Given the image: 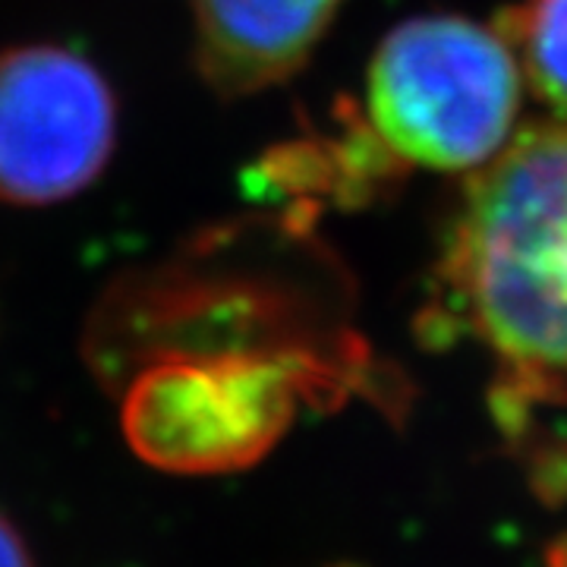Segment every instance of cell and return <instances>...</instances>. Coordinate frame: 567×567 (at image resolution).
Segmentation results:
<instances>
[{"label":"cell","mask_w":567,"mask_h":567,"mask_svg":"<svg viewBox=\"0 0 567 567\" xmlns=\"http://www.w3.org/2000/svg\"><path fill=\"white\" fill-rule=\"evenodd\" d=\"M457 275L507 382L567 404V123L524 133L473 186Z\"/></svg>","instance_id":"obj_1"},{"label":"cell","mask_w":567,"mask_h":567,"mask_svg":"<svg viewBox=\"0 0 567 567\" xmlns=\"http://www.w3.org/2000/svg\"><path fill=\"white\" fill-rule=\"evenodd\" d=\"M369 107L382 140L429 167L486 162L517 111V70L502 41L451 17L398 25L369 73Z\"/></svg>","instance_id":"obj_2"},{"label":"cell","mask_w":567,"mask_h":567,"mask_svg":"<svg viewBox=\"0 0 567 567\" xmlns=\"http://www.w3.org/2000/svg\"><path fill=\"white\" fill-rule=\"evenodd\" d=\"M300 369L278 353H167L126 394L130 439L183 470L234 466L281 432Z\"/></svg>","instance_id":"obj_3"},{"label":"cell","mask_w":567,"mask_h":567,"mask_svg":"<svg viewBox=\"0 0 567 567\" xmlns=\"http://www.w3.org/2000/svg\"><path fill=\"white\" fill-rule=\"evenodd\" d=\"M117 140L114 92L58 48L0 51V203L54 205L99 181Z\"/></svg>","instance_id":"obj_4"},{"label":"cell","mask_w":567,"mask_h":567,"mask_svg":"<svg viewBox=\"0 0 567 567\" xmlns=\"http://www.w3.org/2000/svg\"><path fill=\"white\" fill-rule=\"evenodd\" d=\"M341 0H193L196 61L224 95L262 92L297 73Z\"/></svg>","instance_id":"obj_5"},{"label":"cell","mask_w":567,"mask_h":567,"mask_svg":"<svg viewBox=\"0 0 567 567\" xmlns=\"http://www.w3.org/2000/svg\"><path fill=\"white\" fill-rule=\"evenodd\" d=\"M527 48L536 85L548 99L567 104V0H536Z\"/></svg>","instance_id":"obj_6"},{"label":"cell","mask_w":567,"mask_h":567,"mask_svg":"<svg viewBox=\"0 0 567 567\" xmlns=\"http://www.w3.org/2000/svg\"><path fill=\"white\" fill-rule=\"evenodd\" d=\"M529 486L546 505H565L567 502V447L543 451L529 473Z\"/></svg>","instance_id":"obj_7"},{"label":"cell","mask_w":567,"mask_h":567,"mask_svg":"<svg viewBox=\"0 0 567 567\" xmlns=\"http://www.w3.org/2000/svg\"><path fill=\"white\" fill-rule=\"evenodd\" d=\"M0 567H32V558L25 551L20 533L0 517Z\"/></svg>","instance_id":"obj_8"},{"label":"cell","mask_w":567,"mask_h":567,"mask_svg":"<svg viewBox=\"0 0 567 567\" xmlns=\"http://www.w3.org/2000/svg\"><path fill=\"white\" fill-rule=\"evenodd\" d=\"M546 561H548V567H567V533L565 536H558V539L548 546Z\"/></svg>","instance_id":"obj_9"}]
</instances>
